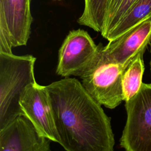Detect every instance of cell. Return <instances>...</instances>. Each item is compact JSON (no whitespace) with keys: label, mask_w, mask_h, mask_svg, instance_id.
<instances>
[{"label":"cell","mask_w":151,"mask_h":151,"mask_svg":"<svg viewBox=\"0 0 151 151\" xmlns=\"http://www.w3.org/2000/svg\"><path fill=\"white\" fill-rule=\"evenodd\" d=\"M59 144L67 151H113L110 119L82 83L65 78L46 86Z\"/></svg>","instance_id":"1"},{"label":"cell","mask_w":151,"mask_h":151,"mask_svg":"<svg viewBox=\"0 0 151 151\" xmlns=\"http://www.w3.org/2000/svg\"><path fill=\"white\" fill-rule=\"evenodd\" d=\"M32 55L0 52V129L24 114L20 105L26 88L36 82Z\"/></svg>","instance_id":"2"},{"label":"cell","mask_w":151,"mask_h":151,"mask_svg":"<svg viewBox=\"0 0 151 151\" xmlns=\"http://www.w3.org/2000/svg\"><path fill=\"white\" fill-rule=\"evenodd\" d=\"M126 124L120 145L127 151H151V84L142 83L139 91L125 101Z\"/></svg>","instance_id":"3"},{"label":"cell","mask_w":151,"mask_h":151,"mask_svg":"<svg viewBox=\"0 0 151 151\" xmlns=\"http://www.w3.org/2000/svg\"><path fill=\"white\" fill-rule=\"evenodd\" d=\"M103 47L101 43L96 45L84 29L70 31L58 51L56 73L82 78L95 68Z\"/></svg>","instance_id":"4"},{"label":"cell","mask_w":151,"mask_h":151,"mask_svg":"<svg viewBox=\"0 0 151 151\" xmlns=\"http://www.w3.org/2000/svg\"><path fill=\"white\" fill-rule=\"evenodd\" d=\"M31 0H0V52L27 44L32 17Z\"/></svg>","instance_id":"5"},{"label":"cell","mask_w":151,"mask_h":151,"mask_svg":"<svg viewBox=\"0 0 151 151\" xmlns=\"http://www.w3.org/2000/svg\"><path fill=\"white\" fill-rule=\"evenodd\" d=\"M126 68L116 63L100 65L81 78L82 84L99 104L114 109L124 101L122 77Z\"/></svg>","instance_id":"6"},{"label":"cell","mask_w":151,"mask_h":151,"mask_svg":"<svg viewBox=\"0 0 151 151\" xmlns=\"http://www.w3.org/2000/svg\"><path fill=\"white\" fill-rule=\"evenodd\" d=\"M150 39L151 19H148L103 47L96 67L107 63L127 67L139 52L146 50Z\"/></svg>","instance_id":"7"},{"label":"cell","mask_w":151,"mask_h":151,"mask_svg":"<svg viewBox=\"0 0 151 151\" xmlns=\"http://www.w3.org/2000/svg\"><path fill=\"white\" fill-rule=\"evenodd\" d=\"M50 141L25 114L0 129L1 151H49Z\"/></svg>","instance_id":"8"},{"label":"cell","mask_w":151,"mask_h":151,"mask_svg":"<svg viewBox=\"0 0 151 151\" xmlns=\"http://www.w3.org/2000/svg\"><path fill=\"white\" fill-rule=\"evenodd\" d=\"M20 105L24 113L43 136L60 143L46 86L37 83L28 86L21 96Z\"/></svg>","instance_id":"9"},{"label":"cell","mask_w":151,"mask_h":151,"mask_svg":"<svg viewBox=\"0 0 151 151\" xmlns=\"http://www.w3.org/2000/svg\"><path fill=\"white\" fill-rule=\"evenodd\" d=\"M150 17L151 0H136L109 32L106 39L109 41L113 40L143 21L150 19Z\"/></svg>","instance_id":"10"},{"label":"cell","mask_w":151,"mask_h":151,"mask_svg":"<svg viewBox=\"0 0 151 151\" xmlns=\"http://www.w3.org/2000/svg\"><path fill=\"white\" fill-rule=\"evenodd\" d=\"M145 50L139 52L124 70L122 77V89L124 101H127L139 91L142 84L145 71L143 54Z\"/></svg>","instance_id":"11"},{"label":"cell","mask_w":151,"mask_h":151,"mask_svg":"<svg viewBox=\"0 0 151 151\" xmlns=\"http://www.w3.org/2000/svg\"><path fill=\"white\" fill-rule=\"evenodd\" d=\"M84 7L77 22L101 32L106 18L108 0H84Z\"/></svg>","instance_id":"12"},{"label":"cell","mask_w":151,"mask_h":151,"mask_svg":"<svg viewBox=\"0 0 151 151\" xmlns=\"http://www.w3.org/2000/svg\"><path fill=\"white\" fill-rule=\"evenodd\" d=\"M136 0H108L107 12L101 35L106 38Z\"/></svg>","instance_id":"13"},{"label":"cell","mask_w":151,"mask_h":151,"mask_svg":"<svg viewBox=\"0 0 151 151\" xmlns=\"http://www.w3.org/2000/svg\"><path fill=\"white\" fill-rule=\"evenodd\" d=\"M149 44H150V53H151V39H150ZM150 71H151V59H150Z\"/></svg>","instance_id":"14"},{"label":"cell","mask_w":151,"mask_h":151,"mask_svg":"<svg viewBox=\"0 0 151 151\" xmlns=\"http://www.w3.org/2000/svg\"><path fill=\"white\" fill-rule=\"evenodd\" d=\"M150 19H151V17H150Z\"/></svg>","instance_id":"15"}]
</instances>
